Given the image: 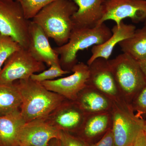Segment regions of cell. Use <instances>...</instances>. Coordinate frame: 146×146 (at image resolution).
Returning <instances> with one entry per match:
<instances>
[{"instance_id": "1", "label": "cell", "mask_w": 146, "mask_h": 146, "mask_svg": "<svg viewBox=\"0 0 146 146\" xmlns=\"http://www.w3.org/2000/svg\"><path fill=\"white\" fill-rule=\"evenodd\" d=\"M16 82L22 98L20 112L26 123L45 119L66 99L31 78Z\"/></svg>"}, {"instance_id": "2", "label": "cell", "mask_w": 146, "mask_h": 146, "mask_svg": "<svg viewBox=\"0 0 146 146\" xmlns=\"http://www.w3.org/2000/svg\"><path fill=\"white\" fill-rule=\"evenodd\" d=\"M77 10L72 0H56L42 9L32 21L60 46L69 40L73 28L72 17Z\"/></svg>"}, {"instance_id": "3", "label": "cell", "mask_w": 146, "mask_h": 146, "mask_svg": "<svg viewBox=\"0 0 146 146\" xmlns=\"http://www.w3.org/2000/svg\"><path fill=\"white\" fill-rule=\"evenodd\" d=\"M112 35L111 30L104 23L93 28H73L68 42L54 48L59 55L61 68L72 72L78 63L77 53L79 51L102 44Z\"/></svg>"}, {"instance_id": "4", "label": "cell", "mask_w": 146, "mask_h": 146, "mask_svg": "<svg viewBox=\"0 0 146 146\" xmlns=\"http://www.w3.org/2000/svg\"><path fill=\"white\" fill-rule=\"evenodd\" d=\"M108 63L122 98L129 103L146 84L138 61L126 54H121Z\"/></svg>"}, {"instance_id": "5", "label": "cell", "mask_w": 146, "mask_h": 146, "mask_svg": "<svg viewBox=\"0 0 146 146\" xmlns=\"http://www.w3.org/2000/svg\"><path fill=\"white\" fill-rule=\"evenodd\" d=\"M134 112L131 105L123 98L113 102L111 129L116 146H131L143 130L145 120Z\"/></svg>"}, {"instance_id": "6", "label": "cell", "mask_w": 146, "mask_h": 146, "mask_svg": "<svg viewBox=\"0 0 146 146\" xmlns=\"http://www.w3.org/2000/svg\"><path fill=\"white\" fill-rule=\"evenodd\" d=\"M31 21L16 0H0V33L10 36L26 49L29 43Z\"/></svg>"}, {"instance_id": "7", "label": "cell", "mask_w": 146, "mask_h": 146, "mask_svg": "<svg viewBox=\"0 0 146 146\" xmlns=\"http://www.w3.org/2000/svg\"><path fill=\"white\" fill-rule=\"evenodd\" d=\"M46 68L44 63L35 59L27 49L21 48L9 57L0 71V84H10L28 79Z\"/></svg>"}, {"instance_id": "8", "label": "cell", "mask_w": 146, "mask_h": 146, "mask_svg": "<svg viewBox=\"0 0 146 146\" xmlns=\"http://www.w3.org/2000/svg\"><path fill=\"white\" fill-rule=\"evenodd\" d=\"M126 18H130L135 23L145 22L146 0H106L104 14L98 25L111 20L119 26Z\"/></svg>"}, {"instance_id": "9", "label": "cell", "mask_w": 146, "mask_h": 146, "mask_svg": "<svg viewBox=\"0 0 146 146\" xmlns=\"http://www.w3.org/2000/svg\"><path fill=\"white\" fill-rule=\"evenodd\" d=\"M70 75L41 82L46 89L59 94L66 99L75 101L78 94L86 86L89 77L87 64L80 62L72 69Z\"/></svg>"}, {"instance_id": "10", "label": "cell", "mask_w": 146, "mask_h": 146, "mask_svg": "<svg viewBox=\"0 0 146 146\" xmlns=\"http://www.w3.org/2000/svg\"><path fill=\"white\" fill-rule=\"evenodd\" d=\"M87 115L74 101L66 99L45 120L58 130L77 133Z\"/></svg>"}, {"instance_id": "11", "label": "cell", "mask_w": 146, "mask_h": 146, "mask_svg": "<svg viewBox=\"0 0 146 146\" xmlns=\"http://www.w3.org/2000/svg\"><path fill=\"white\" fill-rule=\"evenodd\" d=\"M88 66L89 77L87 85L101 91L113 102L122 98L110 67L108 60L98 58Z\"/></svg>"}, {"instance_id": "12", "label": "cell", "mask_w": 146, "mask_h": 146, "mask_svg": "<svg viewBox=\"0 0 146 146\" xmlns=\"http://www.w3.org/2000/svg\"><path fill=\"white\" fill-rule=\"evenodd\" d=\"M29 43L28 50L38 61L49 67L60 65L59 56L52 48L47 36L41 27L31 21L29 29Z\"/></svg>"}, {"instance_id": "13", "label": "cell", "mask_w": 146, "mask_h": 146, "mask_svg": "<svg viewBox=\"0 0 146 146\" xmlns=\"http://www.w3.org/2000/svg\"><path fill=\"white\" fill-rule=\"evenodd\" d=\"M60 131L45 119L35 120L25 123L20 132V145L48 146L52 140L59 138Z\"/></svg>"}, {"instance_id": "14", "label": "cell", "mask_w": 146, "mask_h": 146, "mask_svg": "<svg viewBox=\"0 0 146 146\" xmlns=\"http://www.w3.org/2000/svg\"><path fill=\"white\" fill-rule=\"evenodd\" d=\"M72 1L78 6L72 17L73 28H93L98 25L104 14L106 0Z\"/></svg>"}, {"instance_id": "15", "label": "cell", "mask_w": 146, "mask_h": 146, "mask_svg": "<svg viewBox=\"0 0 146 146\" xmlns=\"http://www.w3.org/2000/svg\"><path fill=\"white\" fill-rule=\"evenodd\" d=\"M74 101L86 115L111 112L113 104V101L106 95L87 84Z\"/></svg>"}, {"instance_id": "16", "label": "cell", "mask_w": 146, "mask_h": 146, "mask_svg": "<svg viewBox=\"0 0 146 146\" xmlns=\"http://www.w3.org/2000/svg\"><path fill=\"white\" fill-rule=\"evenodd\" d=\"M136 30L135 26L125 24L123 21L119 26L115 25L111 30L112 35L106 42L102 44L93 46L91 49L92 55L87 61V65H89L98 58L108 60L115 46L132 36Z\"/></svg>"}, {"instance_id": "17", "label": "cell", "mask_w": 146, "mask_h": 146, "mask_svg": "<svg viewBox=\"0 0 146 146\" xmlns=\"http://www.w3.org/2000/svg\"><path fill=\"white\" fill-rule=\"evenodd\" d=\"M111 112H100L87 115L80 129L77 132L79 137L90 145L93 140L104 136L112 128Z\"/></svg>"}, {"instance_id": "18", "label": "cell", "mask_w": 146, "mask_h": 146, "mask_svg": "<svg viewBox=\"0 0 146 146\" xmlns=\"http://www.w3.org/2000/svg\"><path fill=\"white\" fill-rule=\"evenodd\" d=\"M20 111L0 117V146H19V135L25 123Z\"/></svg>"}, {"instance_id": "19", "label": "cell", "mask_w": 146, "mask_h": 146, "mask_svg": "<svg viewBox=\"0 0 146 146\" xmlns=\"http://www.w3.org/2000/svg\"><path fill=\"white\" fill-rule=\"evenodd\" d=\"M22 98L16 82L0 84V117L20 111Z\"/></svg>"}, {"instance_id": "20", "label": "cell", "mask_w": 146, "mask_h": 146, "mask_svg": "<svg viewBox=\"0 0 146 146\" xmlns=\"http://www.w3.org/2000/svg\"><path fill=\"white\" fill-rule=\"evenodd\" d=\"M124 53L139 61L146 58V25L136 29L132 36L119 44Z\"/></svg>"}, {"instance_id": "21", "label": "cell", "mask_w": 146, "mask_h": 146, "mask_svg": "<svg viewBox=\"0 0 146 146\" xmlns=\"http://www.w3.org/2000/svg\"><path fill=\"white\" fill-rule=\"evenodd\" d=\"M21 48L10 36L0 33V71L9 57Z\"/></svg>"}, {"instance_id": "22", "label": "cell", "mask_w": 146, "mask_h": 146, "mask_svg": "<svg viewBox=\"0 0 146 146\" xmlns=\"http://www.w3.org/2000/svg\"><path fill=\"white\" fill-rule=\"evenodd\" d=\"M21 5L26 18L32 20L42 9L56 0H16Z\"/></svg>"}, {"instance_id": "23", "label": "cell", "mask_w": 146, "mask_h": 146, "mask_svg": "<svg viewBox=\"0 0 146 146\" xmlns=\"http://www.w3.org/2000/svg\"><path fill=\"white\" fill-rule=\"evenodd\" d=\"M71 72H72L63 70L60 65H52L48 70H45L39 74H33L31 77V79L33 81L41 83L47 80H54Z\"/></svg>"}, {"instance_id": "24", "label": "cell", "mask_w": 146, "mask_h": 146, "mask_svg": "<svg viewBox=\"0 0 146 146\" xmlns=\"http://www.w3.org/2000/svg\"><path fill=\"white\" fill-rule=\"evenodd\" d=\"M131 105L138 117L146 114V84L133 98Z\"/></svg>"}, {"instance_id": "25", "label": "cell", "mask_w": 146, "mask_h": 146, "mask_svg": "<svg viewBox=\"0 0 146 146\" xmlns=\"http://www.w3.org/2000/svg\"><path fill=\"white\" fill-rule=\"evenodd\" d=\"M59 146H90L78 136H74L71 133L60 131L58 139Z\"/></svg>"}, {"instance_id": "26", "label": "cell", "mask_w": 146, "mask_h": 146, "mask_svg": "<svg viewBox=\"0 0 146 146\" xmlns=\"http://www.w3.org/2000/svg\"><path fill=\"white\" fill-rule=\"evenodd\" d=\"M90 146H116L112 129L108 131L99 141L91 144Z\"/></svg>"}, {"instance_id": "27", "label": "cell", "mask_w": 146, "mask_h": 146, "mask_svg": "<svg viewBox=\"0 0 146 146\" xmlns=\"http://www.w3.org/2000/svg\"><path fill=\"white\" fill-rule=\"evenodd\" d=\"M132 146H146V135L143 130L138 133Z\"/></svg>"}, {"instance_id": "28", "label": "cell", "mask_w": 146, "mask_h": 146, "mask_svg": "<svg viewBox=\"0 0 146 146\" xmlns=\"http://www.w3.org/2000/svg\"><path fill=\"white\" fill-rule=\"evenodd\" d=\"M138 62L146 80V58Z\"/></svg>"}, {"instance_id": "29", "label": "cell", "mask_w": 146, "mask_h": 146, "mask_svg": "<svg viewBox=\"0 0 146 146\" xmlns=\"http://www.w3.org/2000/svg\"><path fill=\"white\" fill-rule=\"evenodd\" d=\"M48 146H59L58 139H54L50 142Z\"/></svg>"}, {"instance_id": "30", "label": "cell", "mask_w": 146, "mask_h": 146, "mask_svg": "<svg viewBox=\"0 0 146 146\" xmlns=\"http://www.w3.org/2000/svg\"><path fill=\"white\" fill-rule=\"evenodd\" d=\"M143 131L144 133L146 135V121L145 120V123H144V125L143 126Z\"/></svg>"}, {"instance_id": "31", "label": "cell", "mask_w": 146, "mask_h": 146, "mask_svg": "<svg viewBox=\"0 0 146 146\" xmlns=\"http://www.w3.org/2000/svg\"><path fill=\"white\" fill-rule=\"evenodd\" d=\"M19 146H31L28 145H21Z\"/></svg>"}, {"instance_id": "32", "label": "cell", "mask_w": 146, "mask_h": 146, "mask_svg": "<svg viewBox=\"0 0 146 146\" xmlns=\"http://www.w3.org/2000/svg\"><path fill=\"white\" fill-rule=\"evenodd\" d=\"M145 25H146V20L145 21Z\"/></svg>"}, {"instance_id": "33", "label": "cell", "mask_w": 146, "mask_h": 146, "mask_svg": "<svg viewBox=\"0 0 146 146\" xmlns=\"http://www.w3.org/2000/svg\"><path fill=\"white\" fill-rule=\"evenodd\" d=\"M131 146H132V145H131Z\"/></svg>"}]
</instances>
